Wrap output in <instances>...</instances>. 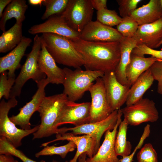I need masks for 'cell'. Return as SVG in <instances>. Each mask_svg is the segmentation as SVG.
I'll return each instance as SVG.
<instances>
[{
	"mask_svg": "<svg viewBox=\"0 0 162 162\" xmlns=\"http://www.w3.org/2000/svg\"><path fill=\"white\" fill-rule=\"evenodd\" d=\"M71 40L81 56L86 70L104 73L115 71L120 58L119 41H91L79 38Z\"/></svg>",
	"mask_w": 162,
	"mask_h": 162,
	"instance_id": "cell-1",
	"label": "cell"
},
{
	"mask_svg": "<svg viewBox=\"0 0 162 162\" xmlns=\"http://www.w3.org/2000/svg\"><path fill=\"white\" fill-rule=\"evenodd\" d=\"M68 100L67 96L63 93L44 98L37 110L41 118V123L38 130L33 134V139L61 134V128H56L55 124Z\"/></svg>",
	"mask_w": 162,
	"mask_h": 162,
	"instance_id": "cell-2",
	"label": "cell"
},
{
	"mask_svg": "<svg viewBox=\"0 0 162 162\" xmlns=\"http://www.w3.org/2000/svg\"><path fill=\"white\" fill-rule=\"evenodd\" d=\"M41 37L56 63L76 69L83 66V59L70 39L51 33H43Z\"/></svg>",
	"mask_w": 162,
	"mask_h": 162,
	"instance_id": "cell-3",
	"label": "cell"
},
{
	"mask_svg": "<svg viewBox=\"0 0 162 162\" xmlns=\"http://www.w3.org/2000/svg\"><path fill=\"white\" fill-rule=\"evenodd\" d=\"M65 74L63 83V93L67 95L68 100L75 102L88 91L94 82L102 77L104 73L99 71L82 70L81 68L72 70L68 68H63Z\"/></svg>",
	"mask_w": 162,
	"mask_h": 162,
	"instance_id": "cell-4",
	"label": "cell"
},
{
	"mask_svg": "<svg viewBox=\"0 0 162 162\" xmlns=\"http://www.w3.org/2000/svg\"><path fill=\"white\" fill-rule=\"evenodd\" d=\"M41 44V37L36 34L32 50L27 54L25 62L11 90L10 98L20 96L22 87L28 80L32 79L37 83L46 78V76L40 70L38 62Z\"/></svg>",
	"mask_w": 162,
	"mask_h": 162,
	"instance_id": "cell-5",
	"label": "cell"
},
{
	"mask_svg": "<svg viewBox=\"0 0 162 162\" xmlns=\"http://www.w3.org/2000/svg\"><path fill=\"white\" fill-rule=\"evenodd\" d=\"M18 101L15 98H10L7 102L4 99L0 103V136L6 138L15 147L22 145V140L24 137L36 132L39 125L29 130L19 129L8 116L10 110L17 105Z\"/></svg>",
	"mask_w": 162,
	"mask_h": 162,
	"instance_id": "cell-6",
	"label": "cell"
},
{
	"mask_svg": "<svg viewBox=\"0 0 162 162\" xmlns=\"http://www.w3.org/2000/svg\"><path fill=\"white\" fill-rule=\"evenodd\" d=\"M94 8L91 0H69L60 15L74 31L80 33L92 20Z\"/></svg>",
	"mask_w": 162,
	"mask_h": 162,
	"instance_id": "cell-7",
	"label": "cell"
},
{
	"mask_svg": "<svg viewBox=\"0 0 162 162\" xmlns=\"http://www.w3.org/2000/svg\"><path fill=\"white\" fill-rule=\"evenodd\" d=\"M121 110L128 125L131 126H137L144 122H154L159 117L155 103L148 98H142Z\"/></svg>",
	"mask_w": 162,
	"mask_h": 162,
	"instance_id": "cell-8",
	"label": "cell"
},
{
	"mask_svg": "<svg viewBox=\"0 0 162 162\" xmlns=\"http://www.w3.org/2000/svg\"><path fill=\"white\" fill-rule=\"evenodd\" d=\"M118 115V110H116L101 121L73 128H63L62 130L64 133L70 131L74 135L83 134L89 136L95 141L96 149L97 152L100 147L102 136L107 130H112L114 128L117 122Z\"/></svg>",
	"mask_w": 162,
	"mask_h": 162,
	"instance_id": "cell-9",
	"label": "cell"
},
{
	"mask_svg": "<svg viewBox=\"0 0 162 162\" xmlns=\"http://www.w3.org/2000/svg\"><path fill=\"white\" fill-rule=\"evenodd\" d=\"M88 91L91 98L89 123L105 119L113 111L107 100L102 78H98Z\"/></svg>",
	"mask_w": 162,
	"mask_h": 162,
	"instance_id": "cell-10",
	"label": "cell"
},
{
	"mask_svg": "<svg viewBox=\"0 0 162 162\" xmlns=\"http://www.w3.org/2000/svg\"><path fill=\"white\" fill-rule=\"evenodd\" d=\"M91 102L78 103L68 100L64 104L55 124L56 128L70 124L77 126L89 123Z\"/></svg>",
	"mask_w": 162,
	"mask_h": 162,
	"instance_id": "cell-11",
	"label": "cell"
},
{
	"mask_svg": "<svg viewBox=\"0 0 162 162\" xmlns=\"http://www.w3.org/2000/svg\"><path fill=\"white\" fill-rule=\"evenodd\" d=\"M108 103L113 111L118 110L126 103L130 87L117 79L114 71L105 73L102 77Z\"/></svg>",
	"mask_w": 162,
	"mask_h": 162,
	"instance_id": "cell-12",
	"label": "cell"
},
{
	"mask_svg": "<svg viewBox=\"0 0 162 162\" xmlns=\"http://www.w3.org/2000/svg\"><path fill=\"white\" fill-rule=\"evenodd\" d=\"M50 83L46 78L37 83L38 89L32 99L19 110L16 115L9 117L16 125L19 126L23 130L31 129L30 118L33 114L38 110L43 99L46 97L45 88Z\"/></svg>",
	"mask_w": 162,
	"mask_h": 162,
	"instance_id": "cell-13",
	"label": "cell"
},
{
	"mask_svg": "<svg viewBox=\"0 0 162 162\" xmlns=\"http://www.w3.org/2000/svg\"><path fill=\"white\" fill-rule=\"evenodd\" d=\"M28 32L32 35L51 33L71 40L79 38L80 35V33L71 29L65 20L59 15L51 16L44 22L32 26L28 29Z\"/></svg>",
	"mask_w": 162,
	"mask_h": 162,
	"instance_id": "cell-14",
	"label": "cell"
},
{
	"mask_svg": "<svg viewBox=\"0 0 162 162\" xmlns=\"http://www.w3.org/2000/svg\"><path fill=\"white\" fill-rule=\"evenodd\" d=\"M124 37L117 30L96 20L92 21L80 33L79 38L95 42L120 41Z\"/></svg>",
	"mask_w": 162,
	"mask_h": 162,
	"instance_id": "cell-15",
	"label": "cell"
},
{
	"mask_svg": "<svg viewBox=\"0 0 162 162\" xmlns=\"http://www.w3.org/2000/svg\"><path fill=\"white\" fill-rule=\"evenodd\" d=\"M117 123L112 130H109L105 133L104 140L100 146L97 153L92 158H86L87 162H119L115 147L117 129L123 115L121 109L118 110Z\"/></svg>",
	"mask_w": 162,
	"mask_h": 162,
	"instance_id": "cell-16",
	"label": "cell"
},
{
	"mask_svg": "<svg viewBox=\"0 0 162 162\" xmlns=\"http://www.w3.org/2000/svg\"><path fill=\"white\" fill-rule=\"evenodd\" d=\"M38 62L40 70L47 76L50 83L63 84L65 78L63 69L57 65L55 61L46 50L42 39Z\"/></svg>",
	"mask_w": 162,
	"mask_h": 162,
	"instance_id": "cell-17",
	"label": "cell"
},
{
	"mask_svg": "<svg viewBox=\"0 0 162 162\" xmlns=\"http://www.w3.org/2000/svg\"><path fill=\"white\" fill-rule=\"evenodd\" d=\"M67 140L72 141L76 146V152L73 158L69 162H77L80 156L83 153H86L88 158H92L97 152L96 149L95 141L88 135L77 136L71 133L58 134L54 140L43 143V146H46L52 142L60 140Z\"/></svg>",
	"mask_w": 162,
	"mask_h": 162,
	"instance_id": "cell-18",
	"label": "cell"
},
{
	"mask_svg": "<svg viewBox=\"0 0 162 162\" xmlns=\"http://www.w3.org/2000/svg\"><path fill=\"white\" fill-rule=\"evenodd\" d=\"M138 44L154 49L162 40V17L154 22L139 26L133 37Z\"/></svg>",
	"mask_w": 162,
	"mask_h": 162,
	"instance_id": "cell-19",
	"label": "cell"
},
{
	"mask_svg": "<svg viewBox=\"0 0 162 162\" xmlns=\"http://www.w3.org/2000/svg\"><path fill=\"white\" fill-rule=\"evenodd\" d=\"M31 38L23 37L20 43L6 55L0 58V73L8 70V76H15V70L20 67V62L27 48L31 42Z\"/></svg>",
	"mask_w": 162,
	"mask_h": 162,
	"instance_id": "cell-20",
	"label": "cell"
},
{
	"mask_svg": "<svg viewBox=\"0 0 162 162\" xmlns=\"http://www.w3.org/2000/svg\"><path fill=\"white\" fill-rule=\"evenodd\" d=\"M119 42L121 47L120 58L114 72L117 79L121 83L130 87L126 78V69L130 62L133 50L137 44V42L133 37L124 38Z\"/></svg>",
	"mask_w": 162,
	"mask_h": 162,
	"instance_id": "cell-21",
	"label": "cell"
},
{
	"mask_svg": "<svg viewBox=\"0 0 162 162\" xmlns=\"http://www.w3.org/2000/svg\"><path fill=\"white\" fill-rule=\"evenodd\" d=\"M139 26L150 23L162 17L160 0H150L146 4L136 8L130 16Z\"/></svg>",
	"mask_w": 162,
	"mask_h": 162,
	"instance_id": "cell-22",
	"label": "cell"
},
{
	"mask_svg": "<svg viewBox=\"0 0 162 162\" xmlns=\"http://www.w3.org/2000/svg\"><path fill=\"white\" fill-rule=\"evenodd\" d=\"M160 60L151 56L145 58L131 54L130 60L126 69V75L129 86L156 61Z\"/></svg>",
	"mask_w": 162,
	"mask_h": 162,
	"instance_id": "cell-23",
	"label": "cell"
},
{
	"mask_svg": "<svg viewBox=\"0 0 162 162\" xmlns=\"http://www.w3.org/2000/svg\"><path fill=\"white\" fill-rule=\"evenodd\" d=\"M150 68L142 74L130 88L126 102L127 106L132 105L142 98L145 92L154 80Z\"/></svg>",
	"mask_w": 162,
	"mask_h": 162,
	"instance_id": "cell-24",
	"label": "cell"
},
{
	"mask_svg": "<svg viewBox=\"0 0 162 162\" xmlns=\"http://www.w3.org/2000/svg\"><path fill=\"white\" fill-rule=\"evenodd\" d=\"M28 8L26 1L25 0H12L7 6L4 12L0 21V28L3 32L6 31L7 22L14 18L16 22L20 23L26 18L25 14Z\"/></svg>",
	"mask_w": 162,
	"mask_h": 162,
	"instance_id": "cell-25",
	"label": "cell"
},
{
	"mask_svg": "<svg viewBox=\"0 0 162 162\" xmlns=\"http://www.w3.org/2000/svg\"><path fill=\"white\" fill-rule=\"evenodd\" d=\"M22 23H15L7 31L3 32L0 37V52L5 53L12 50L21 42Z\"/></svg>",
	"mask_w": 162,
	"mask_h": 162,
	"instance_id": "cell-26",
	"label": "cell"
},
{
	"mask_svg": "<svg viewBox=\"0 0 162 162\" xmlns=\"http://www.w3.org/2000/svg\"><path fill=\"white\" fill-rule=\"evenodd\" d=\"M128 125L126 120L124 118L118 126L115 145V150L117 156L123 157L131 153L132 145L127 138Z\"/></svg>",
	"mask_w": 162,
	"mask_h": 162,
	"instance_id": "cell-27",
	"label": "cell"
},
{
	"mask_svg": "<svg viewBox=\"0 0 162 162\" xmlns=\"http://www.w3.org/2000/svg\"><path fill=\"white\" fill-rule=\"evenodd\" d=\"M76 148V146L74 143L72 141H69L67 144L62 146H47L42 150L36 153L35 156L39 158L41 156L58 155L64 159L68 152L73 151Z\"/></svg>",
	"mask_w": 162,
	"mask_h": 162,
	"instance_id": "cell-28",
	"label": "cell"
},
{
	"mask_svg": "<svg viewBox=\"0 0 162 162\" xmlns=\"http://www.w3.org/2000/svg\"><path fill=\"white\" fill-rule=\"evenodd\" d=\"M69 0H44L46 9L41 19L45 20L54 15H60L66 8Z\"/></svg>",
	"mask_w": 162,
	"mask_h": 162,
	"instance_id": "cell-29",
	"label": "cell"
},
{
	"mask_svg": "<svg viewBox=\"0 0 162 162\" xmlns=\"http://www.w3.org/2000/svg\"><path fill=\"white\" fill-rule=\"evenodd\" d=\"M9 154L15 156L23 162H38L34 161L26 156L21 151L17 149L5 137L0 136V154ZM39 162H46L42 160ZM51 162H57L53 160Z\"/></svg>",
	"mask_w": 162,
	"mask_h": 162,
	"instance_id": "cell-30",
	"label": "cell"
},
{
	"mask_svg": "<svg viewBox=\"0 0 162 162\" xmlns=\"http://www.w3.org/2000/svg\"><path fill=\"white\" fill-rule=\"evenodd\" d=\"M97 20L104 25L112 27L117 26L121 22L122 18L115 10L104 8L97 11Z\"/></svg>",
	"mask_w": 162,
	"mask_h": 162,
	"instance_id": "cell-31",
	"label": "cell"
},
{
	"mask_svg": "<svg viewBox=\"0 0 162 162\" xmlns=\"http://www.w3.org/2000/svg\"><path fill=\"white\" fill-rule=\"evenodd\" d=\"M139 25L130 16L122 18L121 22L117 26L116 29L124 38H130L134 36Z\"/></svg>",
	"mask_w": 162,
	"mask_h": 162,
	"instance_id": "cell-32",
	"label": "cell"
},
{
	"mask_svg": "<svg viewBox=\"0 0 162 162\" xmlns=\"http://www.w3.org/2000/svg\"><path fill=\"white\" fill-rule=\"evenodd\" d=\"M15 76H8L7 71L0 73V100L3 97L7 100L9 99L10 91L15 83Z\"/></svg>",
	"mask_w": 162,
	"mask_h": 162,
	"instance_id": "cell-33",
	"label": "cell"
},
{
	"mask_svg": "<svg viewBox=\"0 0 162 162\" xmlns=\"http://www.w3.org/2000/svg\"><path fill=\"white\" fill-rule=\"evenodd\" d=\"M138 162H158L157 153L150 143L145 144L137 154Z\"/></svg>",
	"mask_w": 162,
	"mask_h": 162,
	"instance_id": "cell-34",
	"label": "cell"
},
{
	"mask_svg": "<svg viewBox=\"0 0 162 162\" xmlns=\"http://www.w3.org/2000/svg\"><path fill=\"white\" fill-rule=\"evenodd\" d=\"M141 0H117L118 10L122 18L130 16L136 9L137 4Z\"/></svg>",
	"mask_w": 162,
	"mask_h": 162,
	"instance_id": "cell-35",
	"label": "cell"
},
{
	"mask_svg": "<svg viewBox=\"0 0 162 162\" xmlns=\"http://www.w3.org/2000/svg\"><path fill=\"white\" fill-rule=\"evenodd\" d=\"M131 54L142 57H145V55H151V56L162 60V50H155L142 44H137Z\"/></svg>",
	"mask_w": 162,
	"mask_h": 162,
	"instance_id": "cell-36",
	"label": "cell"
},
{
	"mask_svg": "<svg viewBox=\"0 0 162 162\" xmlns=\"http://www.w3.org/2000/svg\"><path fill=\"white\" fill-rule=\"evenodd\" d=\"M150 69L154 80L158 82L157 92L162 95V60L155 62Z\"/></svg>",
	"mask_w": 162,
	"mask_h": 162,
	"instance_id": "cell-37",
	"label": "cell"
},
{
	"mask_svg": "<svg viewBox=\"0 0 162 162\" xmlns=\"http://www.w3.org/2000/svg\"><path fill=\"white\" fill-rule=\"evenodd\" d=\"M144 142L143 139H140L138 143L132 152L128 156L122 157V158L120 159L119 162H132L136 152L142 147Z\"/></svg>",
	"mask_w": 162,
	"mask_h": 162,
	"instance_id": "cell-38",
	"label": "cell"
},
{
	"mask_svg": "<svg viewBox=\"0 0 162 162\" xmlns=\"http://www.w3.org/2000/svg\"><path fill=\"white\" fill-rule=\"evenodd\" d=\"M91 2L94 9L97 11L102 8H107L106 0H91Z\"/></svg>",
	"mask_w": 162,
	"mask_h": 162,
	"instance_id": "cell-39",
	"label": "cell"
},
{
	"mask_svg": "<svg viewBox=\"0 0 162 162\" xmlns=\"http://www.w3.org/2000/svg\"><path fill=\"white\" fill-rule=\"evenodd\" d=\"M13 156L9 154H1L0 162H18L15 160Z\"/></svg>",
	"mask_w": 162,
	"mask_h": 162,
	"instance_id": "cell-40",
	"label": "cell"
},
{
	"mask_svg": "<svg viewBox=\"0 0 162 162\" xmlns=\"http://www.w3.org/2000/svg\"><path fill=\"white\" fill-rule=\"evenodd\" d=\"M12 0H0V17L3 14V11L5 8L8 6Z\"/></svg>",
	"mask_w": 162,
	"mask_h": 162,
	"instance_id": "cell-41",
	"label": "cell"
},
{
	"mask_svg": "<svg viewBox=\"0 0 162 162\" xmlns=\"http://www.w3.org/2000/svg\"><path fill=\"white\" fill-rule=\"evenodd\" d=\"M44 0H29V4L33 5H41L43 4Z\"/></svg>",
	"mask_w": 162,
	"mask_h": 162,
	"instance_id": "cell-42",
	"label": "cell"
},
{
	"mask_svg": "<svg viewBox=\"0 0 162 162\" xmlns=\"http://www.w3.org/2000/svg\"><path fill=\"white\" fill-rule=\"evenodd\" d=\"M86 153L81 154L78 158V162H87L86 160Z\"/></svg>",
	"mask_w": 162,
	"mask_h": 162,
	"instance_id": "cell-43",
	"label": "cell"
},
{
	"mask_svg": "<svg viewBox=\"0 0 162 162\" xmlns=\"http://www.w3.org/2000/svg\"><path fill=\"white\" fill-rule=\"evenodd\" d=\"M162 44V40L161 42L160 43L158 46V47H159Z\"/></svg>",
	"mask_w": 162,
	"mask_h": 162,
	"instance_id": "cell-44",
	"label": "cell"
},
{
	"mask_svg": "<svg viewBox=\"0 0 162 162\" xmlns=\"http://www.w3.org/2000/svg\"><path fill=\"white\" fill-rule=\"evenodd\" d=\"M160 3L162 9V0H160Z\"/></svg>",
	"mask_w": 162,
	"mask_h": 162,
	"instance_id": "cell-45",
	"label": "cell"
},
{
	"mask_svg": "<svg viewBox=\"0 0 162 162\" xmlns=\"http://www.w3.org/2000/svg\"><path fill=\"white\" fill-rule=\"evenodd\" d=\"M65 162H68V161H65Z\"/></svg>",
	"mask_w": 162,
	"mask_h": 162,
	"instance_id": "cell-46",
	"label": "cell"
}]
</instances>
